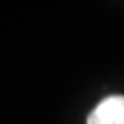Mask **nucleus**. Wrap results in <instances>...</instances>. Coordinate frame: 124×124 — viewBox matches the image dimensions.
<instances>
[{
	"label": "nucleus",
	"mask_w": 124,
	"mask_h": 124,
	"mask_svg": "<svg viewBox=\"0 0 124 124\" xmlns=\"http://www.w3.org/2000/svg\"><path fill=\"white\" fill-rule=\"evenodd\" d=\"M87 124H124V95L105 97L89 113Z\"/></svg>",
	"instance_id": "1"
}]
</instances>
